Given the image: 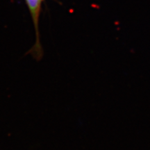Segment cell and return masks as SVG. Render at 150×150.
I'll return each instance as SVG.
<instances>
[{
	"mask_svg": "<svg viewBox=\"0 0 150 150\" xmlns=\"http://www.w3.org/2000/svg\"><path fill=\"white\" fill-rule=\"evenodd\" d=\"M44 1L45 0H24L28 7V9H29L30 16H31V19H32L35 35L34 45L31 49L29 53L31 54L33 57H34L37 60H40L43 55V51L40 39L39 24H40L42 6Z\"/></svg>",
	"mask_w": 150,
	"mask_h": 150,
	"instance_id": "obj_1",
	"label": "cell"
}]
</instances>
